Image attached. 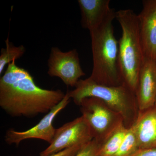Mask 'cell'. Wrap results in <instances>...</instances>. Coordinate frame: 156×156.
Returning <instances> with one entry per match:
<instances>
[{
  "mask_svg": "<svg viewBox=\"0 0 156 156\" xmlns=\"http://www.w3.org/2000/svg\"><path fill=\"white\" fill-rule=\"evenodd\" d=\"M59 89H43L28 71L13 61L0 78V107L12 117L32 118L48 114L63 99Z\"/></svg>",
  "mask_w": 156,
  "mask_h": 156,
  "instance_id": "6da1fadb",
  "label": "cell"
},
{
  "mask_svg": "<svg viewBox=\"0 0 156 156\" xmlns=\"http://www.w3.org/2000/svg\"><path fill=\"white\" fill-rule=\"evenodd\" d=\"M115 18V15L89 32L93 58V68L89 77L97 83L107 86L125 84L119 69V41L115 37L112 25Z\"/></svg>",
  "mask_w": 156,
  "mask_h": 156,
  "instance_id": "7a4b0ae2",
  "label": "cell"
},
{
  "mask_svg": "<svg viewBox=\"0 0 156 156\" xmlns=\"http://www.w3.org/2000/svg\"><path fill=\"white\" fill-rule=\"evenodd\" d=\"M122 29L119 41V69L124 83L136 93L140 71L144 60L138 15L131 9L116 12Z\"/></svg>",
  "mask_w": 156,
  "mask_h": 156,
  "instance_id": "3957f363",
  "label": "cell"
},
{
  "mask_svg": "<svg viewBox=\"0 0 156 156\" xmlns=\"http://www.w3.org/2000/svg\"><path fill=\"white\" fill-rule=\"evenodd\" d=\"M75 88L68 91L69 97L77 105H79L86 98H97L122 115L127 128H131L136 122L140 111L136 94L125 84L105 86L97 83L89 77L80 79Z\"/></svg>",
  "mask_w": 156,
  "mask_h": 156,
  "instance_id": "277c9868",
  "label": "cell"
},
{
  "mask_svg": "<svg viewBox=\"0 0 156 156\" xmlns=\"http://www.w3.org/2000/svg\"><path fill=\"white\" fill-rule=\"evenodd\" d=\"M79 106L82 116L91 129L93 139L100 143L120 125L124 124L121 115L97 98H84Z\"/></svg>",
  "mask_w": 156,
  "mask_h": 156,
  "instance_id": "5b68a950",
  "label": "cell"
},
{
  "mask_svg": "<svg viewBox=\"0 0 156 156\" xmlns=\"http://www.w3.org/2000/svg\"><path fill=\"white\" fill-rule=\"evenodd\" d=\"M93 138L90 127L81 115L56 129L52 142L40 156H50L69 148L84 145Z\"/></svg>",
  "mask_w": 156,
  "mask_h": 156,
  "instance_id": "8992f818",
  "label": "cell"
},
{
  "mask_svg": "<svg viewBox=\"0 0 156 156\" xmlns=\"http://www.w3.org/2000/svg\"><path fill=\"white\" fill-rule=\"evenodd\" d=\"M48 74L61 79L67 87H74L86 74L81 67L76 49L63 52L59 48H51L48 61Z\"/></svg>",
  "mask_w": 156,
  "mask_h": 156,
  "instance_id": "52a82bcc",
  "label": "cell"
},
{
  "mask_svg": "<svg viewBox=\"0 0 156 156\" xmlns=\"http://www.w3.org/2000/svg\"><path fill=\"white\" fill-rule=\"evenodd\" d=\"M70 98L67 91L61 102L46 114L37 125L30 129L22 131H16L12 128L8 130L5 136L6 143L18 146L25 140L37 139L42 140L50 144L56 130L53 126V120L58 113L66 107Z\"/></svg>",
  "mask_w": 156,
  "mask_h": 156,
  "instance_id": "ba28073f",
  "label": "cell"
},
{
  "mask_svg": "<svg viewBox=\"0 0 156 156\" xmlns=\"http://www.w3.org/2000/svg\"><path fill=\"white\" fill-rule=\"evenodd\" d=\"M138 15L140 33L144 58L156 62V0L143 1Z\"/></svg>",
  "mask_w": 156,
  "mask_h": 156,
  "instance_id": "9c48e42d",
  "label": "cell"
},
{
  "mask_svg": "<svg viewBox=\"0 0 156 156\" xmlns=\"http://www.w3.org/2000/svg\"><path fill=\"white\" fill-rule=\"evenodd\" d=\"M136 96L139 111L155 105L156 99V62L144 58L140 71Z\"/></svg>",
  "mask_w": 156,
  "mask_h": 156,
  "instance_id": "30bf717a",
  "label": "cell"
},
{
  "mask_svg": "<svg viewBox=\"0 0 156 156\" xmlns=\"http://www.w3.org/2000/svg\"><path fill=\"white\" fill-rule=\"evenodd\" d=\"M81 12V26L89 32L98 28L105 21L115 15L110 7V0H78Z\"/></svg>",
  "mask_w": 156,
  "mask_h": 156,
  "instance_id": "8fae6325",
  "label": "cell"
},
{
  "mask_svg": "<svg viewBox=\"0 0 156 156\" xmlns=\"http://www.w3.org/2000/svg\"><path fill=\"white\" fill-rule=\"evenodd\" d=\"M140 149L156 148V107L140 111L132 126Z\"/></svg>",
  "mask_w": 156,
  "mask_h": 156,
  "instance_id": "7c38bea8",
  "label": "cell"
},
{
  "mask_svg": "<svg viewBox=\"0 0 156 156\" xmlns=\"http://www.w3.org/2000/svg\"><path fill=\"white\" fill-rule=\"evenodd\" d=\"M128 128L122 124L113 131L103 142L101 143L99 156H113L122 143Z\"/></svg>",
  "mask_w": 156,
  "mask_h": 156,
  "instance_id": "4fadbf2b",
  "label": "cell"
},
{
  "mask_svg": "<svg viewBox=\"0 0 156 156\" xmlns=\"http://www.w3.org/2000/svg\"><path fill=\"white\" fill-rule=\"evenodd\" d=\"M5 48H2L0 54V74L2 75L6 66L13 61L21 58L26 52V48L23 45L14 46L9 41V37L5 41Z\"/></svg>",
  "mask_w": 156,
  "mask_h": 156,
  "instance_id": "5bb4252c",
  "label": "cell"
},
{
  "mask_svg": "<svg viewBox=\"0 0 156 156\" xmlns=\"http://www.w3.org/2000/svg\"><path fill=\"white\" fill-rule=\"evenodd\" d=\"M140 149L132 126L128 128L122 143L113 156H132Z\"/></svg>",
  "mask_w": 156,
  "mask_h": 156,
  "instance_id": "9a60e30c",
  "label": "cell"
},
{
  "mask_svg": "<svg viewBox=\"0 0 156 156\" xmlns=\"http://www.w3.org/2000/svg\"><path fill=\"white\" fill-rule=\"evenodd\" d=\"M100 143L93 139L83 147L73 156H99Z\"/></svg>",
  "mask_w": 156,
  "mask_h": 156,
  "instance_id": "2e32d148",
  "label": "cell"
},
{
  "mask_svg": "<svg viewBox=\"0 0 156 156\" xmlns=\"http://www.w3.org/2000/svg\"><path fill=\"white\" fill-rule=\"evenodd\" d=\"M85 145L75 146L69 148L50 156H73Z\"/></svg>",
  "mask_w": 156,
  "mask_h": 156,
  "instance_id": "e0dca14e",
  "label": "cell"
},
{
  "mask_svg": "<svg viewBox=\"0 0 156 156\" xmlns=\"http://www.w3.org/2000/svg\"><path fill=\"white\" fill-rule=\"evenodd\" d=\"M132 156H156V148L139 149Z\"/></svg>",
  "mask_w": 156,
  "mask_h": 156,
  "instance_id": "ac0fdd59",
  "label": "cell"
},
{
  "mask_svg": "<svg viewBox=\"0 0 156 156\" xmlns=\"http://www.w3.org/2000/svg\"><path fill=\"white\" fill-rule=\"evenodd\" d=\"M155 106L156 107V101H155Z\"/></svg>",
  "mask_w": 156,
  "mask_h": 156,
  "instance_id": "d6986e66",
  "label": "cell"
}]
</instances>
